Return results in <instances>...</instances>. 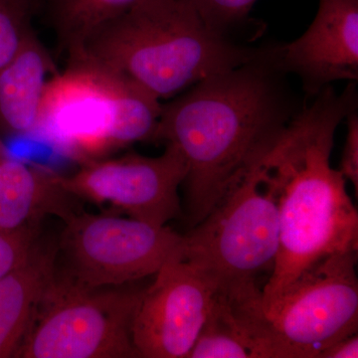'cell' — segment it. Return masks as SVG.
<instances>
[{
  "instance_id": "cell-3",
  "label": "cell",
  "mask_w": 358,
  "mask_h": 358,
  "mask_svg": "<svg viewBox=\"0 0 358 358\" xmlns=\"http://www.w3.org/2000/svg\"><path fill=\"white\" fill-rule=\"evenodd\" d=\"M261 52L212 31L186 0H140L96 30L68 60L126 78L160 100Z\"/></svg>"
},
{
  "instance_id": "cell-8",
  "label": "cell",
  "mask_w": 358,
  "mask_h": 358,
  "mask_svg": "<svg viewBox=\"0 0 358 358\" xmlns=\"http://www.w3.org/2000/svg\"><path fill=\"white\" fill-rule=\"evenodd\" d=\"M63 271L89 288L122 286L155 275L180 254L182 235L131 217L79 211L64 221Z\"/></svg>"
},
{
  "instance_id": "cell-23",
  "label": "cell",
  "mask_w": 358,
  "mask_h": 358,
  "mask_svg": "<svg viewBox=\"0 0 358 358\" xmlns=\"http://www.w3.org/2000/svg\"><path fill=\"white\" fill-rule=\"evenodd\" d=\"M30 2L33 4V6H36V4L38 3L40 0H29Z\"/></svg>"
},
{
  "instance_id": "cell-11",
  "label": "cell",
  "mask_w": 358,
  "mask_h": 358,
  "mask_svg": "<svg viewBox=\"0 0 358 358\" xmlns=\"http://www.w3.org/2000/svg\"><path fill=\"white\" fill-rule=\"evenodd\" d=\"M282 73L301 78L312 96L338 80L358 79V0H319V10L300 38L273 48Z\"/></svg>"
},
{
  "instance_id": "cell-17",
  "label": "cell",
  "mask_w": 358,
  "mask_h": 358,
  "mask_svg": "<svg viewBox=\"0 0 358 358\" xmlns=\"http://www.w3.org/2000/svg\"><path fill=\"white\" fill-rule=\"evenodd\" d=\"M29 0H0V68L20 50L30 28Z\"/></svg>"
},
{
  "instance_id": "cell-13",
  "label": "cell",
  "mask_w": 358,
  "mask_h": 358,
  "mask_svg": "<svg viewBox=\"0 0 358 358\" xmlns=\"http://www.w3.org/2000/svg\"><path fill=\"white\" fill-rule=\"evenodd\" d=\"M55 66L33 30L20 50L0 68V128L13 136H34L48 76Z\"/></svg>"
},
{
  "instance_id": "cell-16",
  "label": "cell",
  "mask_w": 358,
  "mask_h": 358,
  "mask_svg": "<svg viewBox=\"0 0 358 358\" xmlns=\"http://www.w3.org/2000/svg\"><path fill=\"white\" fill-rule=\"evenodd\" d=\"M187 358H252L251 346L229 303L216 294L210 312Z\"/></svg>"
},
{
  "instance_id": "cell-22",
  "label": "cell",
  "mask_w": 358,
  "mask_h": 358,
  "mask_svg": "<svg viewBox=\"0 0 358 358\" xmlns=\"http://www.w3.org/2000/svg\"><path fill=\"white\" fill-rule=\"evenodd\" d=\"M7 155V150L6 148V145H4L3 141H2L1 138H0V157H6Z\"/></svg>"
},
{
  "instance_id": "cell-1",
  "label": "cell",
  "mask_w": 358,
  "mask_h": 358,
  "mask_svg": "<svg viewBox=\"0 0 358 358\" xmlns=\"http://www.w3.org/2000/svg\"><path fill=\"white\" fill-rule=\"evenodd\" d=\"M355 84L331 87L294 115L263 155L261 181L279 214V249L262 301L282 293L326 257L358 249V212L345 178L331 166L334 134L357 109Z\"/></svg>"
},
{
  "instance_id": "cell-9",
  "label": "cell",
  "mask_w": 358,
  "mask_h": 358,
  "mask_svg": "<svg viewBox=\"0 0 358 358\" xmlns=\"http://www.w3.org/2000/svg\"><path fill=\"white\" fill-rule=\"evenodd\" d=\"M186 174L185 157L166 143L159 157L129 154L93 160L72 176H60V181L80 200L109 204L129 217L166 226L181 214L178 189Z\"/></svg>"
},
{
  "instance_id": "cell-4",
  "label": "cell",
  "mask_w": 358,
  "mask_h": 358,
  "mask_svg": "<svg viewBox=\"0 0 358 358\" xmlns=\"http://www.w3.org/2000/svg\"><path fill=\"white\" fill-rule=\"evenodd\" d=\"M357 251L326 257L268 301H228L253 358H320L357 334Z\"/></svg>"
},
{
  "instance_id": "cell-19",
  "label": "cell",
  "mask_w": 358,
  "mask_h": 358,
  "mask_svg": "<svg viewBox=\"0 0 358 358\" xmlns=\"http://www.w3.org/2000/svg\"><path fill=\"white\" fill-rule=\"evenodd\" d=\"M38 231L0 229V279L17 268L37 242Z\"/></svg>"
},
{
  "instance_id": "cell-21",
  "label": "cell",
  "mask_w": 358,
  "mask_h": 358,
  "mask_svg": "<svg viewBox=\"0 0 358 358\" xmlns=\"http://www.w3.org/2000/svg\"><path fill=\"white\" fill-rule=\"evenodd\" d=\"M358 336L357 334L339 339L333 345L322 352L320 358H357Z\"/></svg>"
},
{
  "instance_id": "cell-20",
  "label": "cell",
  "mask_w": 358,
  "mask_h": 358,
  "mask_svg": "<svg viewBox=\"0 0 358 358\" xmlns=\"http://www.w3.org/2000/svg\"><path fill=\"white\" fill-rule=\"evenodd\" d=\"M348 134L343 159H341V171L345 180H350L355 187V195H358V115L355 110L348 114Z\"/></svg>"
},
{
  "instance_id": "cell-18",
  "label": "cell",
  "mask_w": 358,
  "mask_h": 358,
  "mask_svg": "<svg viewBox=\"0 0 358 358\" xmlns=\"http://www.w3.org/2000/svg\"><path fill=\"white\" fill-rule=\"evenodd\" d=\"M212 31L229 38V32L243 26L257 0H186Z\"/></svg>"
},
{
  "instance_id": "cell-12",
  "label": "cell",
  "mask_w": 358,
  "mask_h": 358,
  "mask_svg": "<svg viewBox=\"0 0 358 358\" xmlns=\"http://www.w3.org/2000/svg\"><path fill=\"white\" fill-rule=\"evenodd\" d=\"M78 200L61 183L60 174L0 157V229L38 230L50 215L67 220L77 213Z\"/></svg>"
},
{
  "instance_id": "cell-5",
  "label": "cell",
  "mask_w": 358,
  "mask_h": 358,
  "mask_svg": "<svg viewBox=\"0 0 358 358\" xmlns=\"http://www.w3.org/2000/svg\"><path fill=\"white\" fill-rule=\"evenodd\" d=\"M162 103L126 78L83 60H68L47 83L36 136L78 164L154 141Z\"/></svg>"
},
{
  "instance_id": "cell-2",
  "label": "cell",
  "mask_w": 358,
  "mask_h": 358,
  "mask_svg": "<svg viewBox=\"0 0 358 358\" xmlns=\"http://www.w3.org/2000/svg\"><path fill=\"white\" fill-rule=\"evenodd\" d=\"M282 74L273 49H264L246 64L206 78L162 105L154 141L171 143L185 157L192 228L294 117Z\"/></svg>"
},
{
  "instance_id": "cell-7",
  "label": "cell",
  "mask_w": 358,
  "mask_h": 358,
  "mask_svg": "<svg viewBox=\"0 0 358 358\" xmlns=\"http://www.w3.org/2000/svg\"><path fill=\"white\" fill-rule=\"evenodd\" d=\"M141 294L126 285L89 288L56 268L14 357H138L131 324Z\"/></svg>"
},
{
  "instance_id": "cell-14",
  "label": "cell",
  "mask_w": 358,
  "mask_h": 358,
  "mask_svg": "<svg viewBox=\"0 0 358 358\" xmlns=\"http://www.w3.org/2000/svg\"><path fill=\"white\" fill-rule=\"evenodd\" d=\"M58 250L36 242L17 268L0 279V358L14 357L56 271Z\"/></svg>"
},
{
  "instance_id": "cell-15",
  "label": "cell",
  "mask_w": 358,
  "mask_h": 358,
  "mask_svg": "<svg viewBox=\"0 0 358 358\" xmlns=\"http://www.w3.org/2000/svg\"><path fill=\"white\" fill-rule=\"evenodd\" d=\"M48 20L68 57L103 24L128 11L140 0H45Z\"/></svg>"
},
{
  "instance_id": "cell-6",
  "label": "cell",
  "mask_w": 358,
  "mask_h": 358,
  "mask_svg": "<svg viewBox=\"0 0 358 358\" xmlns=\"http://www.w3.org/2000/svg\"><path fill=\"white\" fill-rule=\"evenodd\" d=\"M267 148L231 181L209 213L182 235L181 258L208 275L217 293L230 300L262 293L257 282L264 273L271 274L279 249L277 205L261 181Z\"/></svg>"
},
{
  "instance_id": "cell-10",
  "label": "cell",
  "mask_w": 358,
  "mask_h": 358,
  "mask_svg": "<svg viewBox=\"0 0 358 358\" xmlns=\"http://www.w3.org/2000/svg\"><path fill=\"white\" fill-rule=\"evenodd\" d=\"M217 286L200 268L173 257L143 289L131 324L138 357L187 358L208 317Z\"/></svg>"
}]
</instances>
